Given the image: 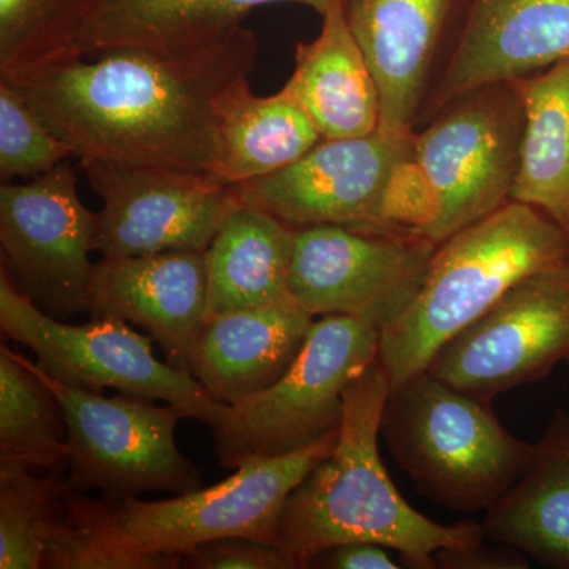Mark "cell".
I'll use <instances>...</instances> for the list:
<instances>
[{"instance_id":"30","label":"cell","mask_w":569,"mask_h":569,"mask_svg":"<svg viewBox=\"0 0 569 569\" xmlns=\"http://www.w3.org/2000/svg\"><path fill=\"white\" fill-rule=\"evenodd\" d=\"M182 563L197 569H301L277 545L246 538H223L183 553Z\"/></svg>"},{"instance_id":"16","label":"cell","mask_w":569,"mask_h":569,"mask_svg":"<svg viewBox=\"0 0 569 569\" xmlns=\"http://www.w3.org/2000/svg\"><path fill=\"white\" fill-rule=\"evenodd\" d=\"M569 59V0H473L451 61L432 93V116L475 89Z\"/></svg>"},{"instance_id":"14","label":"cell","mask_w":569,"mask_h":569,"mask_svg":"<svg viewBox=\"0 0 569 569\" xmlns=\"http://www.w3.org/2000/svg\"><path fill=\"white\" fill-rule=\"evenodd\" d=\"M63 162L24 183L0 186L2 269L22 295L56 320L89 312L97 212L78 197Z\"/></svg>"},{"instance_id":"12","label":"cell","mask_w":569,"mask_h":569,"mask_svg":"<svg viewBox=\"0 0 569 569\" xmlns=\"http://www.w3.org/2000/svg\"><path fill=\"white\" fill-rule=\"evenodd\" d=\"M80 164L102 198L93 252L103 258L208 252L241 204L234 187L212 173L99 159H80Z\"/></svg>"},{"instance_id":"3","label":"cell","mask_w":569,"mask_h":569,"mask_svg":"<svg viewBox=\"0 0 569 569\" xmlns=\"http://www.w3.org/2000/svg\"><path fill=\"white\" fill-rule=\"evenodd\" d=\"M569 263V236L545 212L509 200L438 244L402 316L380 331L378 362L389 387L426 372L460 329L527 277Z\"/></svg>"},{"instance_id":"11","label":"cell","mask_w":569,"mask_h":569,"mask_svg":"<svg viewBox=\"0 0 569 569\" xmlns=\"http://www.w3.org/2000/svg\"><path fill=\"white\" fill-rule=\"evenodd\" d=\"M437 247L417 233L299 228L288 288L313 318L353 317L381 331L418 295Z\"/></svg>"},{"instance_id":"9","label":"cell","mask_w":569,"mask_h":569,"mask_svg":"<svg viewBox=\"0 0 569 569\" xmlns=\"http://www.w3.org/2000/svg\"><path fill=\"white\" fill-rule=\"evenodd\" d=\"M32 367L66 415L71 488L97 490L112 501L151 492L182 496L201 488L200 471L176 443V427L186 418L178 407L127 395L104 397L63 385L33 362Z\"/></svg>"},{"instance_id":"5","label":"cell","mask_w":569,"mask_h":569,"mask_svg":"<svg viewBox=\"0 0 569 569\" xmlns=\"http://www.w3.org/2000/svg\"><path fill=\"white\" fill-rule=\"evenodd\" d=\"M522 130V99L509 81L452 100L411 134L417 234L441 244L508 203Z\"/></svg>"},{"instance_id":"28","label":"cell","mask_w":569,"mask_h":569,"mask_svg":"<svg viewBox=\"0 0 569 569\" xmlns=\"http://www.w3.org/2000/svg\"><path fill=\"white\" fill-rule=\"evenodd\" d=\"M100 0H0V74L71 58Z\"/></svg>"},{"instance_id":"32","label":"cell","mask_w":569,"mask_h":569,"mask_svg":"<svg viewBox=\"0 0 569 569\" xmlns=\"http://www.w3.org/2000/svg\"><path fill=\"white\" fill-rule=\"evenodd\" d=\"M326 569H397L387 548L373 542H348L326 549L310 560L309 568Z\"/></svg>"},{"instance_id":"6","label":"cell","mask_w":569,"mask_h":569,"mask_svg":"<svg viewBox=\"0 0 569 569\" xmlns=\"http://www.w3.org/2000/svg\"><path fill=\"white\" fill-rule=\"evenodd\" d=\"M411 133L381 130L321 140L282 170L236 183L241 203L293 230L340 224L377 233H415Z\"/></svg>"},{"instance_id":"29","label":"cell","mask_w":569,"mask_h":569,"mask_svg":"<svg viewBox=\"0 0 569 569\" xmlns=\"http://www.w3.org/2000/svg\"><path fill=\"white\" fill-rule=\"evenodd\" d=\"M74 157L50 123L9 81L0 78V179L39 178Z\"/></svg>"},{"instance_id":"27","label":"cell","mask_w":569,"mask_h":569,"mask_svg":"<svg viewBox=\"0 0 569 569\" xmlns=\"http://www.w3.org/2000/svg\"><path fill=\"white\" fill-rule=\"evenodd\" d=\"M59 475L0 470V568H43L48 541L73 490Z\"/></svg>"},{"instance_id":"18","label":"cell","mask_w":569,"mask_h":569,"mask_svg":"<svg viewBox=\"0 0 569 569\" xmlns=\"http://www.w3.org/2000/svg\"><path fill=\"white\" fill-rule=\"evenodd\" d=\"M452 0H346L348 24L380 96V129L413 132Z\"/></svg>"},{"instance_id":"31","label":"cell","mask_w":569,"mask_h":569,"mask_svg":"<svg viewBox=\"0 0 569 569\" xmlns=\"http://www.w3.org/2000/svg\"><path fill=\"white\" fill-rule=\"evenodd\" d=\"M485 541L467 548H445L433 553V565L441 569H527V553L501 542Z\"/></svg>"},{"instance_id":"8","label":"cell","mask_w":569,"mask_h":569,"mask_svg":"<svg viewBox=\"0 0 569 569\" xmlns=\"http://www.w3.org/2000/svg\"><path fill=\"white\" fill-rule=\"evenodd\" d=\"M0 326L10 339L31 348L41 372L69 387L163 400L186 418L212 429L224 403L213 400L192 373L153 356L152 337L138 335L118 318H92L88 325L56 320L21 293L0 269Z\"/></svg>"},{"instance_id":"19","label":"cell","mask_w":569,"mask_h":569,"mask_svg":"<svg viewBox=\"0 0 569 569\" xmlns=\"http://www.w3.org/2000/svg\"><path fill=\"white\" fill-rule=\"evenodd\" d=\"M320 36L296 44L295 70L283 88L325 140L366 137L381 121L380 96L339 0L323 14Z\"/></svg>"},{"instance_id":"1","label":"cell","mask_w":569,"mask_h":569,"mask_svg":"<svg viewBox=\"0 0 569 569\" xmlns=\"http://www.w3.org/2000/svg\"><path fill=\"white\" fill-rule=\"evenodd\" d=\"M258 51L253 32L239 28L198 47L110 48L93 61L78 56L0 78L78 159L217 174L219 102L250 77Z\"/></svg>"},{"instance_id":"26","label":"cell","mask_w":569,"mask_h":569,"mask_svg":"<svg viewBox=\"0 0 569 569\" xmlns=\"http://www.w3.org/2000/svg\"><path fill=\"white\" fill-rule=\"evenodd\" d=\"M182 556L148 553L133 548L116 527L112 500H93L71 490L58 527L52 531L43 568L174 569Z\"/></svg>"},{"instance_id":"2","label":"cell","mask_w":569,"mask_h":569,"mask_svg":"<svg viewBox=\"0 0 569 569\" xmlns=\"http://www.w3.org/2000/svg\"><path fill=\"white\" fill-rule=\"evenodd\" d=\"M389 391L377 359L346 391L335 452L288 498L277 546L299 568L326 549L373 542L399 552L408 567L433 569L437 550L485 541L481 523L433 522L400 496L378 449Z\"/></svg>"},{"instance_id":"10","label":"cell","mask_w":569,"mask_h":569,"mask_svg":"<svg viewBox=\"0 0 569 569\" xmlns=\"http://www.w3.org/2000/svg\"><path fill=\"white\" fill-rule=\"evenodd\" d=\"M339 427L298 451L247 460L211 488L170 500L112 501L116 527L133 548L164 556H183L223 538L277 545L288 498L335 452Z\"/></svg>"},{"instance_id":"21","label":"cell","mask_w":569,"mask_h":569,"mask_svg":"<svg viewBox=\"0 0 569 569\" xmlns=\"http://www.w3.org/2000/svg\"><path fill=\"white\" fill-rule=\"evenodd\" d=\"M295 2L321 17L339 0H100L74 41L71 58L118 47L189 48L242 28L250 11Z\"/></svg>"},{"instance_id":"13","label":"cell","mask_w":569,"mask_h":569,"mask_svg":"<svg viewBox=\"0 0 569 569\" xmlns=\"http://www.w3.org/2000/svg\"><path fill=\"white\" fill-rule=\"evenodd\" d=\"M569 359V263L527 277L460 329L426 372L468 396L493 397L548 377Z\"/></svg>"},{"instance_id":"4","label":"cell","mask_w":569,"mask_h":569,"mask_svg":"<svg viewBox=\"0 0 569 569\" xmlns=\"http://www.w3.org/2000/svg\"><path fill=\"white\" fill-rule=\"evenodd\" d=\"M380 432L422 496L462 512L492 507L535 452L505 429L489 402L429 372L389 391Z\"/></svg>"},{"instance_id":"23","label":"cell","mask_w":569,"mask_h":569,"mask_svg":"<svg viewBox=\"0 0 569 569\" xmlns=\"http://www.w3.org/2000/svg\"><path fill=\"white\" fill-rule=\"evenodd\" d=\"M323 140L287 88L254 96L249 78L219 102V174L236 186L282 170Z\"/></svg>"},{"instance_id":"15","label":"cell","mask_w":569,"mask_h":569,"mask_svg":"<svg viewBox=\"0 0 569 569\" xmlns=\"http://www.w3.org/2000/svg\"><path fill=\"white\" fill-rule=\"evenodd\" d=\"M89 313L141 326L170 365L190 373L194 346L209 318L206 252L102 258L93 266Z\"/></svg>"},{"instance_id":"22","label":"cell","mask_w":569,"mask_h":569,"mask_svg":"<svg viewBox=\"0 0 569 569\" xmlns=\"http://www.w3.org/2000/svg\"><path fill=\"white\" fill-rule=\"evenodd\" d=\"M295 230L263 209L241 203L206 252L209 317L288 298Z\"/></svg>"},{"instance_id":"24","label":"cell","mask_w":569,"mask_h":569,"mask_svg":"<svg viewBox=\"0 0 569 569\" xmlns=\"http://www.w3.org/2000/svg\"><path fill=\"white\" fill-rule=\"evenodd\" d=\"M512 82L523 130L509 200L545 212L569 236V59Z\"/></svg>"},{"instance_id":"7","label":"cell","mask_w":569,"mask_h":569,"mask_svg":"<svg viewBox=\"0 0 569 569\" xmlns=\"http://www.w3.org/2000/svg\"><path fill=\"white\" fill-rule=\"evenodd\" d=\"M380 329L353 317L313 321L298 358L272 387L224 406L213 427L220 466L309 447L340 426L348 387L378 359Z\"/></svg>"},{"instance_id":"17","label":"cell","mask_w":569,"mask_h":569,"mask_svg":"<svg viewBox=\"0 0 569 569\" xmlns=\"http://www.w3.org/2000/svg\"><path fill=\"white\" fill-rule=\"evenodd\" d=\"M313 321L293 296L211 316L194 346L190 373L213 400L234 406L287 372Z\"/></svg>"},{"instance_id":"25","label":"cell","mask_w":569,"mask_h":569,"mask_svg":"<svg viewBox=\"0 0 569 569\" xmlns=\"http://www.w3.org/2000/svg\"><path fill=\"white\" fill-rule=\"evenodd\" d=\"M67 421L32 361L0 348V470L67 467Z\"/></svg>"},{"instance_id":"20","label":"cell","mask_w":569,"mask_h":569,"mask_svg":"<svg viewBox=\"0 0 569 569\" xmlns=\"http://www.w3.org/2000/svg\"><path fill=\"white\" fill-rule=\"evenodd\" d=\"M486 541L569 569V411H556L529 466L481 522Z\"/></svg>"}]
</instances>
